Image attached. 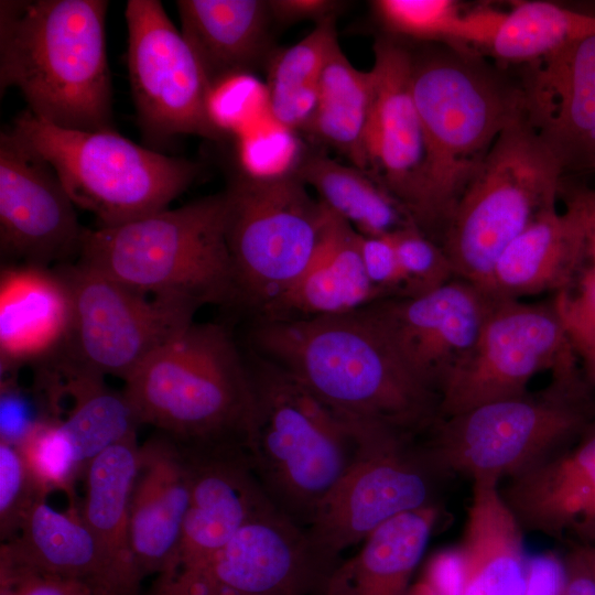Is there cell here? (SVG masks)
<instances>
[{"label":"cell","mask_w":595,"mask_h":595,"mask_svg":"<svg viewBox=\"0 0 595 595\" xmlns=\"http://www.w3.org/2000/svg\"><path fill=\"white\" fill-rule=\"evenodd\" d=\"M260 356L290 371L348 422L413 436L439 418V394L401 359L367 306L310 318L261 320Z\"/></svg>","instance_id":"cell-1"},{"label":"cell","mask_w":595,"mask_h":595,"mask_svg":"<svg viewBox=\"0 0 595 595\" xmlns=\"http://www.w3.org/2000/svg\"><path fill=\"white\" fill-rule=\"evenodd\" d=\"M412 58L424 156L407 210L416 227L440 244L495 141L524 116L523 95L521 86L451 44Z\"/></svg>","instance_id":"cell-2"},{"label":"cell","mask_w":595,"mask_h":595,"mask_svg":"<svg viewBox=\"0 0 595 595\" xmlns=\"http://www.w3.org/2000/svg\"><path fill=\"white\" fill-rule=\"evenodd\" d=\"M107 0H1L0 93L18 88L36 118L115 130Z\"/></svg>","instance_id":"cell-3"},{"label":"cell","mask_w":595,"mask_h":595,"mask_svg":"<svg viewBox=\"0 0 595 595\" xmlns=\"http://www.w3.org/2000/svg\"><path fill=\"white\" fill-rule=\"evenodd\" d=\"M247 366L240 446L270 501L305 529L354 456V430L274 361L256 354Z\"/></svg>","instance_id":"cell-4"},{"label":"cell","mask_w":595,"mask_h":595,"mask_svg":"<svg viewBox=\"0 0 595 595\" xmlns=\"http://www.w3.org/2000/svg\"><path fill=\"white\" fill-rule=\"evenodd\" d=\"M226 215L223 192L123 225L86 228L77 262L197 307L240 303Z\"/></svg>","instance_id":"cell-5"},{"label":"cell","mask_w":595,"mask_h":595,"mask_svg":"<svg viewBox=\"0 0 595 595\" xmlns=\"http://www.w3.org/2000/svg\"><path fill=\"white\" fill-rule=\"evenodd\" d=\"M123 393L140 424L193 447L227 444L241 439L248 366L225 327L194 322L125 380Z\"/></svg>","instance_id":"cell-6"},{"label":"cell","mask_w":595,"mask_h":595,"mask_svg":"<svg viewBox=\"0 0 595 595\" xmlns=\"http://www.w3.org/2000/svg\"><path fill=\"white\" fill-rule=\"evenodd\" d=\"M564 167L527 120L497 138L459 197L440 239L455 278L488 292L509 244L544 209L555 207Z\"/></svg>","instance_id":"cell-7"},{"label":"cell","mask_w":595,"mask_h":595,"mask_svg":"<svg viewBox=\"0 0 595 595\" xmlns=\"http://www.w3.org/2000/svg\"><path fill=\"white\" fill-rule=\"evenodd\" d=\"M595 422L578 372L552 376L536 392L439 418L424 446L445 474L500 483L569 446Z\"/></svg>","instance_id":"cell-8"},{"label":"cell","mask_w":595,"mask_h":595,"mask_svg":"<svg viewBox=\"0 0 595 595\" xmlns=\"http://www.w3.org/2000/svg\"><path fill=\"white\" fill-rule=\"evenodd\" d=\"M11 129L53 166L75 206L94 214L99 227L167 209L201 172L193 161L139 145L116 130L64 129L28 109Z\"/></svg>","instance_id":"cell-9"},{"label":"cell","mask_w":595,"mask_h":595,"mask_svg":"<svg viewBox=\"0 0 595 595\" xmlns=\"http://www.w3.org/2000/svg\"><path fill=\"white\" fill-rule=\"evenodd\" d=\"M349 423L356 437L354 456L305 528L326 569L393 517L434 505L435 482L445 475L425 447L412 445L411 435Z\"/></svg>","instance_id":"cell-10"},{"label":"cell","mask_w":595,"mask_h":595,"mask_svg":"<svg viewBox=\"0 0 595 595\" xmlns=\"http://www.w3.org/2000/svg\"><path fill=\"white\" fill-rule=\"evenodd\" d=\"M226 237L240 303L259 310L285 292L312 260L328 208L294 174H238L224 192Z\"/></svg>","instance_id":"cell-11"},{"label":"cell","mask_w":595,"mask_h":595,"mask_svg":"<svg viewBox=\"0 0 595 595\" xmlns=\"http://www.w3.org/2000/svg\"><path fill=\"white\" fill-rule=\"evenodd\" d=\"M71 295V329L63 347L102 376L127 380L147 359L194 323L199 309L149 293L77 261L55 267Z\"/></svg>","instance_id":"cell-12"},{"label":"cell","mask_w":595,"mask_h":595,"mask_svg":"<svg viewBox=\"0 0 595 595\" xmlns=\"http://www.w3.org/2000/svg\"><path fill=\"white\" fill-rule=\"evenodd\" d=\"M575 355L554 302L495 299L474 347L440 390L439 418L523 396L541 371L577 372Z\"/></svg>","instance_id":"cell-13"},{"label":"cell","mask_w":595,"mask_h":595,"mask_svg":"<svg viewBox=\"0 0 595 595\" xmlns=\"http://www.w3.org/2000/svg\"><path fill=\"white\" fill-rule=\"evenodd\" d=\"M127 66L144 140L160 145L180 134L224 137L206 111L209 83L191 46L159 0H129Z\"/></svg>","instance_id":"cell-14"},{"label":"cell","mask_w":595,"mask_h":595,"mask_svg":"<svg viewBox=\"0 0 595 595\" xmlns=\"http://www.w3.org/2000/svg\"><path fill=\"white\" fill-rule=\"evenodd\" d=\"M326 570L305 529L269 500L212 559L155 578L147 595H303Z\"/></svg>","instance_id":"cell-15"},{"label":"cell","mask_w":595,"mask_h":595,"mask_svg":"<svg viewBox=\"0 0 595 595\" xmlns=\"http://www.w3.org/2000/svg\"><path fill=\"white\" fill-rule=\"evenodd\" d=\"M86 228L53 166L11 128L0 133V252L50 268L78 257Z\"/></svg>","instance_id":"cell-16"},{"label":"cell","mask_w":595,"mask_h":595,"mask_svg":"<svg viewBox=\"0 0 595 595\" xmlns=\"http://www.w3.org/2000/svg\"><path fill=\"white\" fill-rule=\"evenodd\" d=\"M495 298L458 278L416 296H390L367 309L404 364L440 397L474 347Z\"/></svg>","instance_id":"cell-17"},{"label":"cell","mask_w":595,"mask_h":595,"mask_svg":"<svg viewBox=\"0 0 595 595\" xmlns=\"http://www.w3.org/2000/svg\"><path fill=\"white\" fill-rule=\"evenodd\" d=\"M524 115L565 169L595 165V35L529 63Z\"/></svg>","instance_id":"cell-18"},{"label":"cell","mask_w":595,"mask_h":595,"mask_svg":"<svg viewBox=\"0 0 595 595\" xmlns=\"http://www.w3.org/2000/svg\"><path fill=\"white\" fill-rule=\"evenodd\" d=\"M500 494L523 531L595 542V422L572 444L507 478Z\"/></svg>","instance_id":"cell-19"},{"label":"cell","mask_w":595,"mask_h":595,"mask_svg":"<svg viewBox=\"0 0 595 595\" xmlns=\"http://www.w3.org/2000/svg\"><path fill=\"white\" fill-rule=\"evenodd\" d=\"M374 56V95L366 136L369 173L407 209L424 156L412 89V53L392 39L379 37Z\"/></svg>","instance_id":"cell-20"},{"label":"cell","mask_w":595,"mask_h":595,"mask_svg":"<svg viewBox=\"0 0 595 595\" xmlns=\"http://www.w3.org/2000/svg\"><path fill=\"white\" fill-rule=\"evenodd\" d=\"M186 450L192 494L182 528L176 572L212 559L270 500L242 448L221 444Z\"/></svg>","instance_id":"cell-21"},{"label":"cell","mask_w":595,"mask_h":595,"mask_svg":"<svg viewBox=\"0 0 595 595\" xmlns=\"http://www.w3.org/2000/svg\"><path fill=\"white\" fill-rule=\"evenodd\" d=\"M192 494L186 447L160 432L140 444L130 500V539L141 575H173Z\"/></svg>","instance_id":"cell-22"},{"label":"cell","mask_w":595,"mask_h":595,"mask_svg":"<svg viewBox=\"0 0 595 595\" xmlns=\"http://www.w3.org/2000/svg\"><path fill=\"white\" fill-rule=\"evenodd\" d=\"M34 366L46 416L56 403L67 402L55 421L71 440L83 470L105 448L137 434L140 423L127 397L110 389L105 376L63 348Z\"/></svg>","instance_id":"cell-23"},{"label":"cell","mask_w":595,"mask_h":595,"mask_svg":"<svg viewBox=\"0 0 595 595\" xmlns=\"http://www.w3.org/2000/svg\"><path fill=\"white\" fill-rule=\"evenodd\" d=\"M72 322L68 288L54 268L4 264L0 278L1 375L62 349Z\"/></svg>","instance_id":"cell-24"},{"label":"cell","mask_w":595,"mask_h":595,"mask_svg":"<svg viewBox=\"0 0 595 595\" xmlns=\"http://www.w3.org/2000/svg\"><path fill=\"white\" fill-rule=\"evenodd\" d=\"M380 299L385 298L364 268L360 234L328 208L322 238L309 266L260 312L262 320L310 318L356 311Z\"/></svg>","instance_id":"cell-25"},{"label":"cell","mask_w":595,"mask_h":595,"mask_svg":"<svg viewBox=\"0 0 595 595\" xmlns=\"http://www.w3.org/2000/svg\"><path fill=\"white\" fill-rule=\"evenodd\" d=\"M587 256L584 228L576 208L542 210L505 249L491 274L488 293L520 300L570 285Z\"/></svg>","instance_id":"cell-26"},{"label":"cell","mask_w":595,"mask_h":595,"mask_svg":"<svg viewBox=\"0 0 595 595\" xmlns=\"http://www.w3.org/2000/svg\"><path fill=\"white\" fill-rule=\"evenodd\" d=\"M137 434L117 442L85 467L82 518L94 536L119 595H137L143 578L130 539V500L138 475Z\"/></svg>","instance_id":"cell-27"},{"label":"cell","mask_w":595,"mask_h":595,"mask_svg":"<svg viewBox=\"0 0 595 595\" xmlns=\"http://www.w3.org/2000/svg\"><path fill=\"white\" fill-rule=\"evenodd\" d=\"M523 530L508 508L499 482H473L461 547L462 595H524L528 556Z\"/></svg>","instance_id":"cell-28"},{"label":"cell","mask_w":595,"mask_h":595,"mask_svg":"<svg viewBox=\"0 0 595 595\" xmlns=\"http://www.w3.org/2000/svg\"><path fill=\"white\" fill-rule=\"evenodd\" d=\"M176 8L181 33L209 85L269 61L268 1L177 0Z\"/></svg>","instance_id":"cell-29"},{"label":"cell","mask_w":595,"mask_h":595,"mask_svg":"<svg viewBox=\"0 0 595 595\" xmlns=\"http://www.w3.org/2000/svg\"><path fill=\"white\" fill-rule=\"evenodd\" d=\"M437 518L435 505L403 512L374 530L329 572L326 595H407Z\"/></svg>","instance_id":"cell-30"},{"label":"cell","mask_w":595,"mask_h":595,"mask_svg":"<svg viewBox=\"0 0 595 595\" xmlns=\"http://www.w3.org/2000/svg\"><path fill=\"white\" fill-rule=\"evenodd\" d=\"M6 543L46 572L119 595L78 506L60 511L46 498H39L26 512L17 537Z\"/></svg>","instance_id":"cell-31"},{"label":"cell","mask_w":595,"mask_h":595,"mask_svg":"<svg viewBox=\"0 0 595 595\" xmlns=\"http://www.w3.org/2000/svg\"><path fill=\"white\" fill-rule=\"evenodd\" d=\"M294 174L363 236H385L413 223L403 205L375 176L325 153H303Z\"/></svg>","instance_id":"cell-32"},{"label":"cell","mask_w":595,"mask_h":595,"mask_svg":"<svg viewBox=\"0 0 595 595\" xmlns=\"http://www.w3.org/2000/svg\"><path fill=\"white\" fill-rule=\"evenodd\" d=\"M372 95L371 71L356 68L337 45L323 71L316 107L304 129L368 173L366 136Z\"/></svg>","instance_id":"cell-33"},{"label":"cell","mask_w":595,"mask_h":595,"mask_svg":"<svg viewBox=\"0 0 595 595\" xmlns=\"http://www.w3.org/2000/svg\"><path fill=\"white\" fill-rule=\"evenodd\" d=\"M337 45L333 15L268 61V113L277 123L291 131L305 129L316 107L323 71Z\"/></svg>","instance_id":"cell-34"},{"label":"cell","mask_w":595,"mask_h":595,"mask_svg":"<svg viewBox=\"0 0 595 595\" xmlns=\"http://www.w3.org/2000/svg\"><path fill=\"white\" fill-rule=\"evenodd\" d=\"M592 35L595 14L528 1L502 12L486 50L501 61L529 64Z\"/></svg>","instance_id":"cell-35"},{"label":"cell","mask_w":595,"mask_h":595,"mask_svg":"<svg viewBox=\"0 0 595 595\" xmlns=\"http://www.w3.org/2000/svg\"><path fill=\"white\" fill-rule=\"evenodd\" d=\"M15 446L41 496L47 498L53 491H62L69 506H77L74 487L84 470L71 440L56 421H41Z\"/></svg>","instance_id":"cell-36"},{"label":"cell","mask_w":595,"mask_h":595,"mask_svg":"<svg viewBox=\"0 0 595 595\" xmlns=\"http://www.w3.org/2000/svg\"><path fill=\"white\" fill-rule=\"evenodd\" d=\"M377 18L390 32L454 45L463 13L451 0H377Z\"/></svg>","instance_id":"cell-37"},{"label":"cell","mask_w":595,"mask_h":595,"mask_svg":"<svg viewBox=\"0 0 595 595\" xmlns=\"http://www.w3.org/2000/svg\"><path fill=\"white\" fill-rule=\"evenodd\" d=\"M206 111L219 133L238 137L269 115L266 84L250 73L227 75L210 85Z\"/></svg>","instance_id":"cell-38"},{"label":"cell","mask_w":595,"mask_h":595,"mask_svg":"<svg viewBox=\"0 0 595 595\" xmlns=\"http://www.w3.org/2000/svg\"><path fill=\"white\" fill-rule=\"evenodd\" d=\"M291 131L269 115L238 136L241 173L253 178H275L294 173L303 153Z\"/></svg>","instance_id":"cell-39"},{"label":"cell","mask_w":595,"mask_h":595,"mask_svg":"<svg viewBox=\"0 0 595 595\" xmlns=\"http://www.w3.org/2000/svg\"><path fill=\"white\" fill-rule=\"evenodd\" d=\"M404 278L400 296H416L430 292L455 278L442 247L409 224L389 234Z\"/></svg>","instance_id":"cell-40"},{"label":"cell","mask_w":595,"mask_h":595,"mask_svg":"<svg viewBox=\"0 0 595 595\" xmlns=\"http://www.w3.org/2000/svg\"><path fill=\"white\" fill-rule=\"evenodd\" d=\"M41 497L19 448L0 440V537L3 542L17 537L26 512Z\"/></svg>","instance_id":"cell-41"},{"label":"cell","mask_w":595,"mask_h":595,"mask_svg":"<svg viewBox=\"0 0 595 595\" xmlns=\"http://www.w3.org/2000/svg\"><path fill=\"white\" fill-rule=\"evenodd\" d=\"M91 585L46 572L22 559L8 543L0 547V595H86Z\"/></svg>","instance_id":"cell-42"},{"label":"cell","mask_w":595,"mask_h":595,"mask_svg":"<svg viewBox=\"0 0 595 595\" xmlns=\"http://www.w3.org/2000/svg\"><path fill=\"white\" fill-rule=\"evenodd\" d=\"M553 302L576 355L595 350V267L582 273L573 292H559Z\"/></svg>","instance_id":"cell-43"},{"label":"cell","mask_w":595,"mask_h":595,"mask_svg":"<svg viewBox=\"0 0 595 595\" xmlns=\"http://www.w3.org/2000/svg\"><path fill=\"white\" fill-rule=\"evenodd\" d=\"M360 256L368 279L383 298L402 294L404 278L389 234L379 237L360 235Z\"/></svg>","instance_id":"cell-44"},{"label":"cell","mask_w":595,"mask_h":595,"mask_svg":"<svg viewBox=\"0 0 595 595\" xmlns=\"http://www.w3.org/2000/svg\"><path fill=\"white\" fill-rule=\"evenodd\" d=\"M563 558L553 552L528 556L524 595H561Z\"/></svg>","instance_id":"cell-45"},{"label":"cell","mask_w":595,"mask_h":595,"mask_svg":"<svg viewBox=\"0 0 595 595\" xmlns=\"http://www.w3.org/2000/svg\"><path fill=\"white\" fill-rule=\"evenodd\" d=\"M268 4L272 20L282 24L303 20H314L317 23L336 15L344 6L334 0H271Z\"/></svg>","instance_id":"cell-46"},{"label":"cell","mask_w":595,"mask_h":595,"mask_svg":"<svg viewBox=\"0 0 595 595\" xmlns=\"http://www.w3.org/2000/svg\"><path fill=\"white\" fill-rule=\"evenodd\" d=\"M423 580L435 595H462L463 564L458 549L437 553Z\"/></svg>","instance_id":"cell-47"},{"label":"cell","mask_w":595,"mask_h":595,"mask_svg":"<svg viewBox=\"0 0 595 595\" xmlns=\"http://www.w3.org/2000/svg\"><path fill=\"white\" fill-rule=\"evenodd\" d=\"M563 563L561 595H595V576L577 544L563 556Z\"/></svg>","instance_id":"cell-48"},{"label":"cell","mask_w":595,"mask_h":595,"mask_svg":"<svg viewBox=\"0 0 595 595\" xmlns=\"http://www.w3.org/2000/svg\"><path fill=\"white\" fill-rule=\"evenodd\" d=\"M567 203L578 212L584 228L587 257L591 259V266L595 267V191L575 190L569 194Z\"/></svg>","instance_id":"cell-49"},{"label":"cell","mask_w":595,"mask_h":595,"mask_svg":"<svg viewBox=\"0 0 595 595\" xmlns=\"http://www.w3.org/2000/svg\"><path fill=\"white\" fill-rule=\"evenodd\" d=\"M577 544V543H576ZM591 566L595 576V542L589 544H577Z\"/></svg>","instance_id":"cell-50"},{"label":"cell","mask_w":595,"mask_h":595,"mask_svg":"<svg viewBox=\"0 0 595 595\" xmlns=\"http://www.w3.org/2000/svg\"><path fill=\"white\" fill-rule=\"evenodd\" d=\"M581 357L583 358L588 378L595 383V350Z\"/></svg>","instance_id":"cell-51"},{"label":"cell","mask_w":595,"mask_h":595,"mask_svg":"<svg viewBox=\"0 0 595 595\" xmlns=\"http://www.w3.org/2000/svg\"><path fill=\"white\" fill-rule=\"evenodd\" d=\"M407 595H435V593L428 585V583L424 580H422L421 582L416 583L413 587L409 588Z\"/></svg>","instance_id":"cell-52"},{"label":"cell","mask_w":595,"mask_h":595,"mask_svg":"<svg viewBox=\"0 0 595 595\" xmlns=\"http://www.w3.org/2000/svg\"><path fill=\"white\" fill-rule=\"evenodd\" d=\"M86 595H115V594H112L110 592H107V591H94V592H91L89 594H86Z\"/></svg>","instance_id":"cell-53"},{"label":"cell","mask_w":595,"mask_h":595,"mask_svg":"<svg viewBox=\"0 0 595 595\" xmlns=\"http://www.w3.org/2000/svg\"><path fill=\"white\" fill-rule=\"evenodd\" d=\"M594 170H595V165H594Z\"/></svg>","instance_id":"cell-54"}]
</instances>
